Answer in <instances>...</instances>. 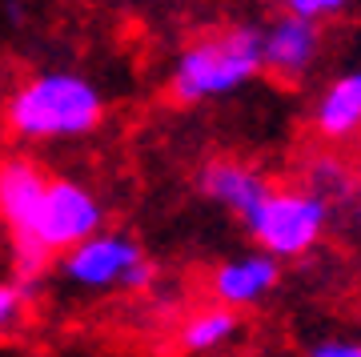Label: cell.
<instances>
[{
  "mask_svg": "<svg viewBox=\"0 0 361 357\" xmlns=\"http://www.w3.org/2000/svg\"><path fill=\"white\" fill-rule=\"evenodd\" d=\"M313 128L325 145H345L361 133V64L322 89L313 104Z\"/></svg>",
  "mask_w": 361,
  "mask_h": 357,
  "instance_id": "obj_10",
  "label": "cell"
},
{
  "mask_svg": "<svg viewBox=\"0 0 361 357\" xmlns=\"http://www.w3.org/2000/svg\"><path fill=\"white\" fill-rule=\"evenodd\" d=\"M305 189L334 205V197H349V193H353V173H349L337 157H313L310 161V177H305Z\"/></svg>",
  "mask_w": 361,
  "mask_h": 357,
  "instance_id": "obj_12",
  "label": "cell"
},
{
  "mask_svg": "<svg viewBox=\"0 0 361 357\" xmlns=\"http://www.w3.org/2000/svg\"><path fill=\"white\" fill-rule=\"evenodd\" d=\"M56 273L85 294H109V289L149 294L157 285V265L149 261L141 241L121 229H101L65 257H56Z\"/></svg>",
  "mask_w": 361,
  "mask_h": 357,
  "instance_id": "obj_4",
  "label": "cell"
},
{
  "mask_svg": "<svg viewBox=\"0 0 361 357\" xmlns=\"http://www.w3.org/2000/svg\"><path fill=\"white\" fill-rule=\"evenodd\" d=\"M28 305H32V289L13 277H0V337L13 333L25 321Z\"/></svg>",
  "mask_w": 361,
  "mask_h": 357,
  "instance_id": "obj_13",
  "label": "cell"
},
{
  "mask_svg": "<svg viewBox=\"0 0 361 357\" xmlns=\"http://www.w3.org/2000/svg\"><path fill=\"white\" fill-rule=\"evenodd\" d=\"M197 189H201L205 201H213L217 209L233 213L237 221H245L249 213L269 197L273 181L265 177L257 165H249V161H237V157H213V161H205L201 173H197Z\"/></svg>",
  "mask_w": 361,
  "mask_h": 357,
  "instance_id": "obj_8",
  "label": "cell"
},
{
  "mask_svg": "<svg viewBox=\"0 0 361 357\" xmlns=\"http://www.w3.org/2000/svg\"><path fill=\"white\" fill-rule=\"evenodd\" d=\"M261 77V25L229 20L209 28L169 64V97L177 104H205L233 97Z\"/></svg>",
  "mask_w": 361,
  "mask_h": 357,
  "instance_id": "obj_2",
  "label": "cell"
},
{
  "mask_svg": "<svg viewBox=\"0 0 361 357\" xmlns=\"http://www.w3.org/2000/svg\"><path fill=\"white\" fill-rule=\"evenodd\" d=\"M285 13L301 16V20H310V25H325V20H334V16L349 13V4L345 0H289Z\"/></svg>",
  "mask_w": 361,
  "mask_h": 357,
  "instance_id": "obj_14",
  "label": "cell"
},
{
  "mask_svg": "<svg viewBox=\"0 0 361 357\" xmlns=\"http://www.w3.org/2000/svg\"><path fill=\"white\" fill-rule=\"evenodd\" d=\"M353 201H357V221H361V165L353 173Z\"/></svg>",
  "mask_w": 361,
  "mask_h": 357,
  "instance_id": "obj_16",
  "label": "cell"
},
{
  "mask_svg": "<svg viewBox=\"0 0 361 357\" xmlns=\"http://www.w3.org/2000/svg\"><path fill=\"white\" fill-rule=\"evenodd\" d=\"M277 285H281V265H277L273 257L257 253V249L225 257V261H217L213 273H209V297H213V305L233 309V313L257 309Z\"/></svg>",
  "mask_w": 361,
  "mask_h": 357,
  "instance_id": "obj_7",
  "label": "cell"
},
{
  "mask_svg": "<svg viewBox=\"0 0 361 357\" xmlns=\"http://www.w3.org/2000/svg\"><path fill=\"white\" fill-rule=\"evenodd\" d=\"M237 333H241V313L221 309V305H201V309H193L189 317L180 321L177 345H180V353L205 357V353L225 349Z\"/></svg>",
  "mask_w": 361,
  "mask_h": 357,
  "instance_id": "obj_11",
  "label": "cell"
},
{
  "mask_svg": "<svg viewBox=\"0 0 361 357\" xmlns=\"http://www.w3.org/2000/svg\"><path fill=\"white\" fill-rule=\"evenodd\" d=\"M101 85L77 68H40L25 77L4 101V128L20 145L80 140L104 125Z\"/></svg>",
  "mask_w": 361,
  "mask_h": 357,
  "instance_id": "obj_1",
  "label": "cell"
},
{
  "mask_svg": "<svg viewBox=\"0 0 361 357\" xmlns=\"http://www.w3.org/2000/svg\"><path fill=\"white\" fill-rule=\"evenodd\" d=\"M329 213H334V205L317 197V193H310L305 185H297V189H277L273 185L269 197L241 225H245L253 249L281 265V261H297V257L313 253L325 241Z\"/></svg>",
  "mask_w": 361,
  "mask_h": 357,
  "instance_id": "obj_3",
  "label": "cell"
},
{
  "mask_svg": "<svg viewBox=\"0 0 361 357\" xmlns=\"http://www.w3.org/2000/svg\"><path fill=\"white\" fill-rule=\"evenodd\" d=\"M104 201L97 197V189H89L85 181L77 177H49V189L40 197V209L37 217H32V229L28 237L20 241H32L40 245L44 253L56 261V257H65L68 249H77L80 241H89L97 233L104 229Z\"/></svg>",
  "mask_w": 361,
  "mask_h": 357,
  "instance_id": "obj_5",
  "label": "cell"
},
{
  "mask_svg": "<svg viewBox=\"0 0 361 357\" xmlns=\"http://www.w3.org/2000/svg\"><path fill=\"white\" fill-rule=\"evenodd\" d=\"M305 357H361V337H322L305 349Z\"/></svg>",
  "mask_w": 361,
  "mask_h": 357,
  "instance_id": "obj_15",
  "label": "cell"
},
{
  "mask_svg": "<svg viewBox=\"0 0 361 357\" xmlns=\"http://www.w3.org/2000/svg\"><path fill=\"white\" fill-rule=\"evenodd\" d=\"M49 177L32 157H4L0 161V221L8 229V241H20L32 229V217L40 209V197L49 189Z\"/></svg>",
  "mask_w": 361,
  "mask_h": 357,
  "instance_id": "obj_9",
  "label": "cell"
},
{
  "mask_svg": "<svg viewBox=\"0 0 361 357\" xmlns=\"http://www.w3.org/2000/svg\"><path fill=\"white\" fill-rule=\"evenodd\" d=\"M325 32L322 25H310L301 16L277 13L261 25V73H273L277 80H301L322 61Z\"/></svg>",
  "mask_w": 361,
  "mask_h": 357,
  "instance_id": "obj_6",
  "label": "cell"
}]
</instances>
